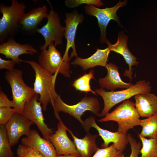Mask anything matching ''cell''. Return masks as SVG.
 Masks as SVG:
<instances>
[{
	"label": "cell",
	"mask_w": 157,
	"mask_h": 157,
	"mask_svg": "<svg viewBox=\"0 0 157 157\" xmlns=\"http://www.w3.org/2000/svg\"><path fill=\"white\" fill-rule=\"evenodd\" d=\"M110 51L108 47L104 49H97L96 51L90 57L86 58L77 57L71 64L79 65L83 70L97 66L105 67Z\"/></svg>",
	"instance_id": "7402d4cb"
},
{
	"label": "cell",
	"mask_w": 157,
	"mask_h": 157,
	"mask_svg": "<svg viewBox=\"0 0 157 157\" xmlns=\"http://www.w3.org/2000/svg\"><path fill=\"white\" fill-rule=\"evenodd\" d=\"M138 137L142 142L140 157H157V137L147 139L139 134Z\"/></svg>",
	"instance_id": "cb8c5ba5"
},
{
	"label": "cell",
	"mask_w": 157,
	"mask_h": 157,
	"mask_svg": "<svg viewBox=\"0 0 157 157\" xmlns=\"http://www.w3.org/2000/svg\"><path fill=\"white\" fill-rule=\"evenodd\" d=\"M16 63L11 60H6L0 57V69H6L8 71H12Z\"/></svg>",
	"instance_id": "1f68e13d"
},
{
	"label": "cell",
	"mask_w": 157,
	"mask_h": 157,
	"mask_svg": "<svg viewBox=\"0 0 157 157\" xmlns=\"http://www.w3.org/2000/svg\"><path fill=\"white\" fill-rule=\"evenodd\" d=\"M139 125L142 127V131L139 134L140 136L148 138L157 137V115L140 119Z\"/></svg>",
	"instance_id": "603a6c76"
},
{
	"label": "cell",
	"mask_w": 157,
	"mask_h": 157,
	"mask_svg": "<svg viewBox=\"0 0 157 157\" xmlns=\"http://www.w3.org/2000/svg\"><path fill=\"white\" fill-rule=\"evenodd\" d=\"M37 52V49L32 45L21 44L17 42L13 37H9L6 41L0 45V53L18 64L21 62V59L19 58L20 55L25 54L33 55Z\"/></svg>",
	"instance_id": "e0dca14e"
},
{
	"label": "cell",
	"mask_w": 157,
	"mask_h": 157,
	"mask_svg": "<svg viewBox=\"0 0 157 157\" xmlns=\"http://www.w3.org/2000/svg\"><path fill=\"white\" fill-rule=\"evenodd\" d=\"M122 152L117 149L113 144L107 147L99 149L91 157H122Z\"/></svg>",
	"instance_id": "4316f807"
},
{
	"label": "cell",
	"mask_w": 157,
	"mask_h": 157,
	"mask_svg": "<svg viewBox=\"0 0 157 157\" xmlns=\"http://www.w3.org/2000/svg\"><path fill=\"white\" fill-rule=\"evenodd\" d=\"M21 142L37 150L45 157H57L52 144L49 140L42 138L35 130H31L30 135L22 138Z\"/></svg>",
	"instance_id": "ac0fdd59"
},
{
	"label": "cell",
	"mask_w": 157,
	"mask_h": 157,
	"mask_svg": "<svg viewBox=\"0 0 157 157\" xmlns=\"http://www.w3.org/2000/svg\"><path fill=\"white\" fill-rule=\"evenodd\" d=\"M84 4L93 5L100 7L103 5L102 2L100 0H67L65 1V6L70 8H73Z\"/></svg>",
	"instance_id": "f1b7e54d"
},
{
	"label": "cell",
	"mask_w": 157,
	"mask_h": 157,
	"mask_svg": "<svg viewBox=\"0 0 157 157\" xmlns=\"http://www.w3.org/2000/svg\"><path fill=\"white\" fill-rule=\"evenodd\" d=\"M26 7L23 2L12 0L10 6L0 4V43L6 42L20 31L21 20L25 13Z\"/></svg>",
	"instance_id": "7a4b0ae2"
},
{
	"label": "cell",
	"mask_w": 157,
	"mask_h": 157,
	"mask_svg": "<svg viewBox=\"0 0 157 157\" xmlns=\"http://www.w3.org/2000/svg\"><path fill=\"white\" fill-rule=\"evenodd\" d=\"M58 120L57 130L49 138L55 148L57 156L69 154L81 157L74 142L67 136L66 131L68 128L61 119Z\"/></svg>",
	"instance_id": "4fadbf2b"
},
{
	"label": "cell",
	"mask_w": 157,
	"mask_h": 157,
	"mask_svg": "<svg viewBox=\"0 0 157 157\" xmlns=\"http://www.w3.org/2000/svg\"><path fill=\"white\" fill-rule=\"evenodd\" d=\"M128 38L127 35H124L123 31L119 32L117 41L114 44H111L107 39L106 43L108 44L110 51H112L122 55L124 57L126 63L129 66L128 70L125 69L123 75L128 77L131 81L132 79L133 72L131 67L137 66L139 63L137 61V58L130 51L127 46Z\"/></svg>",
	"instance_id": "2e32d148"
},
{
	"label": "cell",
	"mask_w": 157,
	"mask_h": 157,
	"mask_svg": "<svg viewBox=\"0 0 157 157\" xmlns=\"http://www.w3.org/2000/svg\"><path fill=\"white\" fill-rule=\"evenodd\" d=\"M16 112L14 108H0V125H5Z\"/></svg>",
	"instance_id": "f546056e"
},
{
	"label": "cell",
	"mask_w": 157,
	"mask_h": 157,
	"mask_svg": "<svg viewBox=\"0 0 157 157\" xmlns=\"http://www.w3.org/2000/svg\"><path fill=\"white\" fill-rule=\"evenodd\" d=\"M66 24L64 33L67 41L66 47L63 57L64 61L69 62L74 56L77 57L75 44V39L77 27L79 24L82 23L84 17L83 15L79 14L77 11L65 14Z\"/></svg>",
	"instance_id": "7c38bea8"
},
{
	"label": "cell",
	"mask_w": 157,
	"mask_h": 157,
	"mask_svg": "<svg viewBox=\"0 0 157 157\" xmlns=\"http://www.w3.org/2000/svg\"><path fill=\"white\" fill-rule=\"evenodd\" d=\"M38 64L50 73L57 75L58 73L66 77H70L69 62L64 61L60 52L56 48L53 42L47 49L41 50L38 56Z\"/></svg>",
	"instance_id": "52a82bcc"
},
{
	"label": "cell",
	"mask_w": 157,
	"mask_h": 157,
	"mask_svg": "<svg viewBox=\"0 0 157 157\" xmlns=\"http://www.w3.org/2000/svg\"><path fill=\"white\" fill-rule=\"evenodd\" d=\"M149 81L140 80L135 85L125 90L118 91H106L101 88L95 90L96 93L102 98L104 103V108L100 117L105 116L113 106L117 104L138 94L150 92L151 86Z\"/></svg>",
	"instance_id": "3957f363"
},
{
	"label": "cell",
	"mask_w": 157,
	"mask_h": 157,
	"mask_svg": "<svg viewBox=\"0 0 157 157\" xmlns=\"http://www.w3.org/2000/svg\"><path fill=\"white\" fill-rule=\"evenodd\" d=\"M105 67L107 70V75L99 80L101 88L113 91L117 88L126 89L133 85L131 83H126L122 80L118 71L119 67L115 64L107 63Z\"/></svg>",
	"instance_id": "d6986e66"
},
{
	"label": "cell",
	"mask_w": 157,
	"mask_h": 157,
	"mask_svg": "<svg viewBox=\"0 0 157 157\" xmlns=\"http://www.w3.org/2000/svg\"><path fill=\"white\" fill-rule=\"evenodd\" d=\"M83 127L87 133L89 132L92 127L95 128L97 130L99 135L104 141V142L101 145L102 148L108 147L109 144L112 142L117 149L123 152L129 143L126 137L127 133L117 131L112 132L101 128L97 124L95 118L93 116H90L84 121Z\"/></svg>",
	"instance_id": "8fae6325"
},
{
	"label": "cell",
	"mask_w": 157,
	"mask_h": 157,
	"mask_svg": "<svg viewBox=\"0 0 157 157\" xmlns=\"http://www.w3.org/2000/svg\"><path fill=\"white\" fill-rule=\"evenodd\" d=\"M47 18V23L36 30V32L42 35L45 41L44 44L40 47L41 50L47 49L51 42H54L56 47L62 44L64 36L65 27L61 24L58 14L53 10L51 9Z\"/></svg>",
	"instance_id": "ba28073f"
},
{
	"label": "cell",
	"mask_w": 157,
	"mask_h": 157,
	"mask_svg": "<svg viewBox=\"0 0 157 157\" xmlns=\"http://www.w3.org/2000/svg\"><path fill=\"white\" fill-rule=\"evenodd\" d=\"M94 71L91 70L89 73L85 74L75 79L72 84L76 90L87 93L90 92L95 95L96 93L91 89L90 82L91 79H95L94 76Z\"/></svg>",
	"instance_id": "d4e9b609"
},
{
	"label": "cell",
	"mask_w": 157,
	"mask_h": 157,
	"mask_svg": "<svg viewBox=\"0 0 157 157\" xmlns=\"http://www.w3.org/2000/svg\"><path fill=\"white\" fill-rule=\"evenodd\" d=\"M16 154L17 157H45L37 150L22 144L17 148Z\"/></svg>",
	"instance_id": "83f0119b"
},
{
	"label": "cell",
	"mask_w": 157,
	"mask_h": 157,
	"mask_svg": "<svg viewBox=\"0 0 157 157\" xmlns=\"http://www.w3.org/2000/svg\"><path fill=\"white\" fill-rule=\"evenodd\" d=\"M39 97V95L36 93L25 104L21 114L35 124L41 133L43 138L49 140V138L54 133V131L44 122L42 104L38 101Z\"/></svg>",
	"instance_id": "30bf717a"
},
{
	"label": "cell",
	"mask_w": 157,
	"mask_h": 157,
	"mask_svg": "<svg viewBox=\"0 0 157 157\" xmlns=\"http://www.w3.org/2000/svg\"><path fill=\"white\" fill-rule=\"evenodd\" d=\"M48 14L46 6L35 8L25 13L21 20L20 32L22 34L33 35L42 20L47 18Z\"/></svg>",
	"instance_id": "9a60e30c"
},
{
	"label": "cell",
	"mask_w": 157,
	"mask_h": 157,
	"mask_svg": "<svg viewBox=\"0 0 157 157\" xmlns=\"http://www.w3.org/2000/svg\"><path fill=\"white\" fill-rule=\"evenodd\" d=\"M5 125H0V157H14Z\"/></svg>",
	"instance_id": "484cf974"
},
{
	"label": "cell",
	"mask_w": 157,
	"mask_h": 157,
	"mask_svg": "<svg viewBox=\"0 0 157 157\" xmlns=\"http://www.w3.org/2000/svg\"><path fill=\"white\" fill-rule=\"evenodd\" d=\"M13 108L14 106L12 101H10L6 95L2 91H0V108Z\"/></svg>",
	"instance_id": "d6a6232c"
},
{
	"label": "cell",
	"mask_w": 157,
	"mask_h": 157,
	"mask_svg": "<svg viewBox=\"0 0 157 157\" xmlns=\"http://www.w3.org/2000/svg\"><path fill=\"white\" fill-rule=\"evenodd\" d=\"M140 116L137 112L135 104L129 99L125 100L110 113L98 120L101 122H116L118 124L117 131L127 133L133 127L139 125Z\"/></svg>",
	"instance_id": "277c9868"
},
{
	"label": "cell",
	"mask_w": 157,
	"mask_h": 157,
	"mask_svg": "<svg viewBox=\"0 0 157 157\" xmlns=\"http://www.w3.org/2000/svg\"><path fill=\"white\" fill-rule=\"evenodd\" d=\"M136 109L142 117H149L157 115V96L150 92L134 96Z\"/></svg>",
	"instance_id": "ffe728a7"
},
{
	"label": "cell",
	"mask_w": 157,
	"mask_h": 157,
	"mask_svg": "<svg viewBox=\"0 0 157 157\" xmlns=\"http://www.w3.org/2000/svg\"><path fill=\"white\" fill-rule=\"evenodd\" d=\"M126 137L131 149V153L129 157H138L142 146L141 143L137 142L130 134H127ZM122 157H125L124 154Z\"/></svg>",
	"instance_id": "4dcf8cb0"
},
{
	"label": "cell",
	"mask_w": 157,
	"mask_h": 157,
	"mask_svg": "<svg viewBox=\"0 0 157 157\" xmlns=\"http://www.w3.org/2000/svg\"><path fill=\"white\" fill-rule=\"evenodd\" d=\"M23 72L14 69L5 72L6 80L11 89L13 108L17 113L21 114L25 104L36 94L33 88L27 85L22 78Z\"/></svg>",
	"instance_id": "5b68a950"
},
{
	"label": "cell",
	"mask_w": 157,
	"mask_h": 157,
	"mask_svg": "<svg viewBox=\"0 0 157 157\" xmlns=\"http://www.w3.org/2000/svg\"><path fill=\"white\" fill-rule=\"evenodd\" d=\"M51 105L54 110L55 116L58 120L60 119L58 114L59 112H63L75 117L82 126L84 121L81 119V117L85 111L89 110L96 116L100 117L99 112L100 104L98 99L94 97H85L77 104L70 105L65 103L60 95H58Z\"/></svg>",
	"instance_id": "8992f818"
},
{
	"label": "cell",
	"mask_w": 157,
	"mask_h": 157,
	"mask_svg": "<svg viewBox=\"0 0 157 157\" xmlns=\"http://www.w3.org/2000/svg\"><path fill=\"white\" fill-rule=\"evenodd\" d=\"M57 157H81L80 156H77L75 155H58Z\"/></svg>",
	"instance_id": "836d02e7"
},
{
	"label": "cell",
	"mask_w": 157,
	"mask_h": 157,
	"mask_svg": "<svg viewBox=\"0 0 157 157\" xmlns=\"http://www.w3.org/2000/svg\"><path fill=\"white\" fill-rule=\"evenodd\" d=\"M127 2V1L126 0L122 2L119 1L113 7L104 9L99 8L93 5H87L85 7V12L87 14L95 16L97 19L101 31L100 41L101 43H106V28L111 20H115L121 26V24L116 13L119 8L126 5Z\"/></svg>",
	"instance_id": "9c48e42d"
},
{
	"label": "cell",
	"mask_w": 157,
	"mask_h": 157,
	"mask_svg": "<svg viewBox=\"0 0 157 157\" xmlns=\"http://www.w3.org/2000/svg\"><path fill=\"white\" fill-rule=\"evenodd\" d=\"M33 124L21 114L16 113L5 125L11 146L16 145L22 136L29 135L31 131L30 127Z\"/></svg>",
	"instance_id": "5bb4252c"
},
{
	"label": "cell",
	"mask_w": 157,
	"mask_h": 157,
	"mask_svg": "<svg viewBox=\"0 0 157 157\" xmlns=\"http://www.w3.org/2000/svg\"><path fill=\"white\" fill-rule=\"evenodd\" d=\"M67 131L70 133L76 148L81 157H91L92 154L99 149L96 143V139L98 136L97 135H92L88 132L83 138H79L68 128Z\"/></svg>",
	"instance_id": "44dd1931"
},
{
	"label": "cell",
	"mask_w": 157,
	"mask_h": 157,
	"mask_svg": "<svg viewBox=\"0 0 157 157\" xmlns=\"http://www.w3.org/2000/svg\"><path fill=\"white\" fill-rule=\"evenodd\" d=\"M21 62L29 64L35 72L33 89L35 92L39 95L38 100L41 102L42 109L45 111L49 103L53 104L58 96L55 89L57 75L50 73L35 61L21 59Z\"/></svg>",
	"instance_id": "6da1fadb"
}]
</instances>
